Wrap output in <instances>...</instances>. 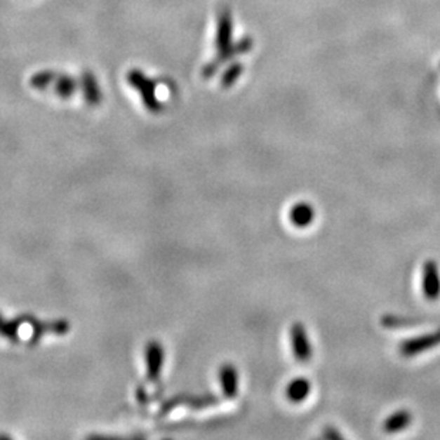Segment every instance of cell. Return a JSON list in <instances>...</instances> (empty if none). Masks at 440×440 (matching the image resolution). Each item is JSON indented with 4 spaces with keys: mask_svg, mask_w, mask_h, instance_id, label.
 <instances>
[{
    "mask_svg": "<svg viewBox=\"0 0 440 440\" xmlns=\"http://www.w3.org/2000/svg\"><path fill=\"white\" fill-rule=\"evenodd\" d=\"M220 382H221V387H222V394L227 399H234L238 395L239 376H238L236 369L232 365L225 364L224 366H221Z\"/></svg>",
    "mask_w": 440,
    "mask_h": 440,
    "instance_id": "obj_8",
    "label": "cell"
},
{
    "mask_svg": "<svg viewBox=\"0 0 440 440\" xmlns=\"http://www.w3.org/2000/svg\"><path fill=\"white\" fill-rule=\"evenodd\" d=\"M422 291L426 300L436 301L440 298V271L436 261L429 260L422 269Z\"/></svg>",
    "mask_w": 440,
    "mask_h": 440,
    "instance_id": "obj_3",
    "label": "cell"
},
{
    "mask_svg": "<svg viewBox=\"0 0 440 440\" xmlns=\"http://www.w3.org/2000/svg\"><path fill=\"white\" fill-rule=\"evenodd\" d=\"M218 39H217V47L220 55H222V52L225 48H228L229 46V39H231V18L227 13H224L220 18V26H218Z\"/></svg>",
    "mask_w": 440,
    "mask_h": 440,
    "instance_id": "obj_11",
    "label": "cell"
},
{
    "mask_svg": "<svg viewBox=\"0 0 440 440\" xmlns=\"http://www.w3.org/2000/svg\"><path fill=\"white\" fill-rule=\"evenodd\" d=\"M413 422V416L409 411L401 409L394 412L392 415H389L385 422L382 423V429L386 433H398L405 430L408 426H411Z\"/></svg>",
    "mask_w": 440,
    "mask_h": 440,
    "instance_id": "obj_10",
    "label": "cell"
},
{
    "mask_svg": "<svg viewBox=\"0 0 440 440\" xmlns=\"http://www.w3.org/2000/svg\"><path fill=\"white\" fill-rule=\"evenodd\" d=\"M440 345V329L423 333L420 336L404 340L399 345V354L405 358L418 356Z\"/></svg>",
    "mask_w": 440,
    "mask_h": 440,
    "instance_id": "obj_1",
    "label": "cell"
},
{
    "mask_svg": "<svg viewBox=\"0 0 440 440\" xmlns=\"http://www.w3.org/2000/svg\"><path fill=\"white\" fill-rule=\"evenodd\" d=\"M311 382L307 378L292 379L285 387V396L292 404L304 402L311 394Z\"/></svg>",
    "mask_w": 440,
    "mask_h": 440,
    "instance_id": "obj_9",
    "label": "cell"
},
{
    "mask_svg": "<svg viewBox=\"0 0 440 440\" xmlns=\"http://www.w3.org/2000/svg\"><path fill=\"white\" fill-rule=\"evenodd\" d=\"M324 437H326V439H344V436H342V433L340 432H338L335 427H332V426H326L325 429H324Z\"/></svg>",
    "mask_w": 440,
    "mask_h": 440,
    "instance_id": "obj_13",
    "label": "cell"
},
{
    "mask_svg": "<svg viewBox=\"0 0 440 440\" xmlns=\"http://www.w3.org/2000/svg\"><path fill=\"white\" fill-rule=\"evenodd\" d=\"M383 328H389V329H401V328H409L412 325V322L406 318H399V316H394V315H385L380 319Z\"/></svg>",
    "mask_w": 440,
    "mask_h": 440,
    "instance_id": "obj_12",
    "label": "cell"
},
{
    "mask_svg": "<svg viewBox=\"0 0 440 440\" xmlns=\"http://www.w3.org/2000/svg\"><path fill=\"white\" fill-rule=\"evenodd\" d=\"M289 340L293 356L297 358L298 362L307 364L312 358V345L309 340V335L307 332V328L301 322L292 324L289 329Z\"/></svg>",
    "mask_w": 440,
    "mask_h": 440,
    "instance_id": "obj_2",
    "label": "cell"
},
{
    "mask_svg": "<svg viewBox=\"0 0 440 440\" xmlns=\"http://www.w3.org/2000/svg\"><path fill=\"white\" fill-rule=\"evenodd\" d=\"M128 81L134 86V88L137 87L140 90L142 100L147 105V107H150L152 112H159L160 105L154 97V87L150 83V80H147L140 72H131L128 74Z\"/></svg>",
    "mask_w": 440,
    "mask_h": 440,
    "instance_id": "obj_6",
    "label": "cell"
},
{
    "mask_svg": "<svg viewBox=\"0 0 440 440\" xmlns=\"http://www.w3.org/2000/svg\"><path fill=\"white\" fill-rule=\"evenodd\" d=\"M315 217L316 213L314 206L307 201L293 204L288 213V218L295 228H308L315 221Z\"/></svg>",
    "mask_w": 440,
    "mask_h": 440,
    "instance_id": "obj_5",
    "label": "cell"
},
{
    "mask_svg": "<svg viewBox=\"0 0 440 440\" xmlns=\"http://www.w3.org/2000/svg\"><path fill=\"white\" fill-rule=\"evenodd\" d=\"M145 358H147V376H149L150 382H156L157 379H160L161 366L164 361V351L161 344H159V342H152V344H149L145 351Z\"/></svg>",
    "mask_w": 440,
    "mask_h": 440,
    "instance_id": "obj_7",
    "label": "cell"
},
{
    "mask_svg": "<svg viewBox=\"0 0 440 440\" xmlns=\"http://www.w3.org/2000/svg\"><path fill=\"white\" fill-rule=\"evenodd\" d=\"M32 84H34L36 88H46L48 84H55V91L62 97H70L74 91V81L70 77L55 76L48 73L39 74L32 80Z\"/></svg>",
    "mask_w": 440,
    "mask_h": 440,
    "instance_id": "obj_4",
    "label": "cell"
}]
</instances>
